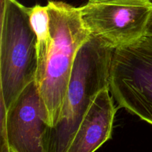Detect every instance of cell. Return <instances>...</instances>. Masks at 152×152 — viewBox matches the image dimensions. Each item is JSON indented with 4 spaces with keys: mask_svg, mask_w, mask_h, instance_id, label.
Instances as JSON below:
<instances>
[{
    "mask_svg": "<svg viewBox=\"0 0 152 152\" xmlns=\"http://www.w3.org/2000/svg\"><path fill=\"white\" fill-rule=\"evenodd\" d=\"M114 49L92 35L80 48L57 123L48 126L44 135V152L67 151L96 95L109 87Z\"/></svg>",
    "mask_w": 152,
    "mask_h": 152,
    "instance_id": "6da1fadb",
    "label": "cell"
},
{
    "mask_svg": "<svg viewBox=\"0 0 152 152\" xmlns=\"http://www.w3.org/2000/svg\"><path fill=\"white\" fill-rule=\"evenodd\" d=\"M47 6L50 41L42 76L37 84L52 127L59 119L76 56L91 34L79 7L58 1H49Z\"/></svg>",
    "mask_w": 152,
    "mask_h": 152,
    "instance_id": "7a4b0ae2",
    "label": "cell"
},
{
    "mask_svg": "<svg viewBox=\"0 0 152 152\" xmlns=\"http://www.w3.org/2000/svg\"><path fill=\"white\" fill-rule=\"evenodd\" d=\"M30 11L31 7L17 0H1V111L4 112L36 80L37 37L30 22Z\"/></svg>",
    "mask_w": 152,
    "mask_h": 152,
    "instance_id": "3957f363",
    "label": "cell"
},
{
    "mask_svg": "<svg viewBox=\"0 0 152 152\" xmlns=\"http://www.w3.org/2000/svg\"><path fill=\"white\" fill-rule=\"evenodd\" d=\"M109 91L117 108L152 125V37L144 35L113 50Z\"/></svg>",
    "mask_w": 152,
    "mask_h": 152,
    "instance_id": "277c9868",
    "label": "cell"
},
{
    "mask_svg": "<svg viewBox=\"0 0 152 152\" xmlns=\"http://www.w3.org/2000/svg\"><path fill=\"white\" fill-rule=\"evenodd\" d=\"M79 8L83 24L91 35L116 48L145 35L152 1L111 0L88 2Z\"/></svg>",
    "mask_w": 152,
    "mask_h": 152,
    "instance_id": "5b68a950",
    "label": "cell"
},
{
    "mask_svg": "<svg viewBox=\"0 0 152 152\" xmlns=\"http://www.w3.org/2000/svg\"><path fill=\"white\" fill-rule=\"evenodd\" d=\"M48 126L36 80L26 86L6 112L1 111V135L6 137L11 152H44L43 138Z\"/></svg>",
    "mask_w": 152,
    "mask_h": 152,
    "instance_id": "8992f818",
    "label": "cell"
},
{
    "mask_svg": "<svg viewBox=\"0 0 152 152\" xmlns=\"http://www.w3.org/2000/svg\"><path fill=\"white\" fill-rule=\"evenodd\" d=\"M109 88L101 91L80 123L66 152H95L111 138L114 116Z\"/></svg>",
    "mask_w": 152,
    "mask_h": 152,
    "instance_id": "52a82bcc",
    "label": "cell"
},
{
    "mask_svg": "<svg viewBox=\"0 0 152 152\" xmlns=\"http://www.w3.org/2000/svg\"><path fill=\"white\" fill-rule=\"evenodd\" d=\"M30 22L37 37L38 68L36 82L38 83L42 76L45 62L50 41V16L48 6L36 4L31 7Z\"/></svg>",
    "mask_w": 152,
    "mask_h": 152,
    "instance_id": "ba28073f",
    "label": "cell"
},
{
    "mask_svg": "<svg viewBox=\"0 0 152 152\" xmlns=\"http://www.w3.org/2000/svg\"><path fill=\"white\" fill-rule=\"evenodd\" d=\"M1 152H11L7 139L1 137Z\"/></svg>",
    "mask_w": 152,
    "mask_h": 152,
    "instance_id": "9c48e42d",
    "label": "cell"
},
{
    "mask_svg": "<svg viewBox=\"0 0 152 152\" xmlns=\"http://www.w3.org/2000/svg\"><path fill=\"white\" fill-rule=\"evenodd\" d=\"M145 35L152 37V12L151 13L149 19H148V23H147L146 28H145Z\"/></svg>",
    "mask_w": 152,
    "mask_h": 152,
    "instance_id": "30bf717a",
    "label": "cell"
},
{
    "mask_svg": "<svg viewBox=\"0 0 152 152\" xmlns=\"http://www.w3.org/2000/svg\"><path fill=\"white\" fill-rule=\"evenodd\" d=\"M111 1V0H88V2L91 3H99V2H104V1Z\"/></svg>",
    "mask_w": 152,
    "mask_h": 152,
    "instance_id": "8fae6325",
    "label": "cell"
},
{
    "mask_svg": "<svg viewBox=\"0 0 152 152\" xmlns=\"http://www.w3.org/2000/svg\"><path fill=\"white\" fill-rule=\"evenodd\" d=\"M150 1H152V0H150Z\"/></svg>",
    "mask_w": 152,
    "mask_h": 152,
    "instance_id": "7c38bea8",
    "label": "cell"
}]
</instances>
